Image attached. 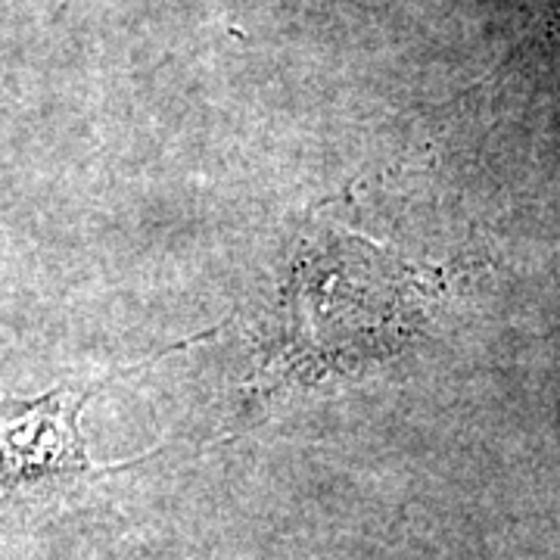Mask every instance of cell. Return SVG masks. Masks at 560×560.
Wrapping results in <instances>:
<instances>
[{"instance_id":"cell-2","label":"cell","mask_w":560,"mask_h":560,"mask_svg":"<svg viewBox=\"0 0 560 560\" xmlns=\"http://www.w3.org/2000/svg\"><path fill=\"white\" fill-rule=\"evenodd\" d=\"M548 35H551V40H558L560 44V0H555V7H551V16H548Z\"/></svg>"},{"instance_id":"cell-1","label":"cell","mask_w":560,"mask_h":560,"mask_svg":"<svg viewBox=\"0 0 560 560\" xmlns=\"http://www.w3.org/2000/svg\"><path fill=\"white\" fill-rule=\"evenodd\" d=\"M116 377L121 371L88 386L62 383L38 399H0V499L57 492L156 458V452H147L119 464H97L84 448V405Z\"/></svg>"}]
</instances>
